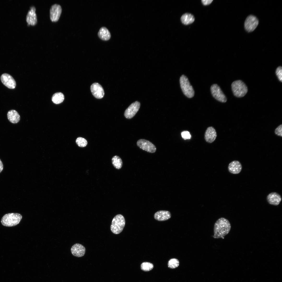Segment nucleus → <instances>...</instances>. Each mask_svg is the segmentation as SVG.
<instances>
[{
    "mask_svg": "<svg viewBox=\"0 0 282 282\" xmlns=\"http://www.w3.org/2000/svg\"><path fill=\"white\" fill-rule=\"evenodd\" d=\"M231 227L228 220L224 218L219 219L214 225L213 237L215 238H223L229 233Z\"/></svg>",
    "mask_w": 282,
    "mask_h": 282,
    "instance_id": "1",
    "label": "nucleus"
},
{
    "mask_svg": "<svg viewBox=\"0 0 282 282\" xmlns=\"http://www.w3.org/2000/svg\"><path fill=\"white\" fill-rule=\"evenodd\" d=\"M22 218V215L19 213H11L4 215L1 219V222L3 226L12 227L18 224Z\"/></svg>",
    "mask_w": 282,
    "mask_h": 282,
    "instance_id": "2",
    "label": "nucleus"
},
{
    "mask_svg": "<svg viewBox=\"0 0 282 282\" xmlns=\"http://www.w3.org/2000/svg\"><path fill=\"white\" fill-rule=\"evenodd\" d=\"M125 224V220L124 216L121 214H118L112 220L110 226L111 230L115 234H119L122 231Z\"/></svg>",
    "mask_w": 282,
    "mask_h": 282,
    "instance_id": "3",
    "label": "nucleus"
},
{
    "mask_svg": "<svg viewBox=\"0 0 282 282\" xmlns=\"http://www.w3.org/2000/svg\"><path fill=\"white\" fill-rule=\"evenodd\" d=\"M231 87L234 95L238 97L244 96L248 91L247 87L245 84L240 80L233 82L231 84Z\"/></svg>",
    "mask_w": 282,
    "mask_h": 282,
    "instance_id": "4",
    "label": "nucleus"
},
{
    "mask_svg": "<svg viewBox=\"0 0 282 282\" xmlns=\"http://www.w3.org/2000/svg\"><path fill=\"white\" fill-rule=\"evenodd\" d=\"M180 86L184 94L188 98L193 97L195 92L192 86L191 85L187 78L183 75L180 79Z\"/></svg>",
    "mask_w": 282,
    "mask_h": 282,
    "instance_id": "5",
    "label": "nucleus"
},
{
    "mask_svg": "<svg viewBox=\"0 0 282 282\" xmlns=\"http://www.w3.org/2000/svg\"><path fill=\"white\" fill-rule=\"evenodd\" d=\"M259 21L257 17L252 15L248 16L244 22V26L245 29L248 32L254 31L257 27Z\"/></svg>",
    "mask_w": 282,
    "mask_h": 282,
    "instance_id": "6",
    "label": "nucleus"
},
{
    "mask_svg": "<svg viewBox=\"0 0 282 282\" xmlns=\"http://www.w3.org/2000/svg\"><path fill=\"white\" fill-rule=\"evenodd\" d=\"M213 97L217 101L222 103L226 102L227 98L220 87L217 84H213L210 88Z\"/></svg>",
    "mask_w": 282,
    "mask_h": 282,
    "instance_id": "7",
    "label": "nucleus"
},
{
    "mask_svg": "<svg viewBox=\"0 0 282 282\" xmlns=\"http://www.w3.org/2000/svg\"><path fill=\"white\" fill-rule=\"evenodd\" d=\"M137 145L141 149L147 152L153 153L156 151V148L152 143L147 140L141 139L137 142Z\"/></svg>",
    "mask_w": 282,
    "mask_h": 282,
    "instance_id": "8",
    "label": "nucleus"
},
{
    "mask_svg": "<svg viewBox=\"0 0 282 282\" xmlns=\"http://www.w3.org/2000/svg\"><path fill=\"white\" fill-rule=\"evenodd\" d=\"M140 106V103L136 101L132 103L125 110L124 115L128 119L133 117L138 111Z\"/></svg>",
    "mask_w": 282,
    "mask_h": 282,
    "instance_id": "9",
    "label": "nucleus"
},
{
    "mask_svg": "<svg viewBox=\"0 0 282 282\" xmlns=\"http://www.w3.org/2000/svg\"><path fill=\"white\" fill-rule=\"evenodd\" d=\"M62 11L61 6L59 4H55L51 7L50 10V17L52 21L56 22L59 19Z\"/></svg>",
    "mask_w": 282,
    "mask_h": 282,
    "instance_id": "10",
    "label": "nucleus"
},
{
    "mask_svg": "<svg viewBox=\"0 0 282 282\" xmlns=\"http://www.w3.org/2000/svg\"><path fill=\"white\" fill-rule=\"evenodd\" d=\"M90 90L92 95L96 98L101 99L104 96L103 89L101 85L98 83L92 84L91 86Z\"/></svg>",
    "mask_w": 282,
    "mask_h": 282,
    "instance_id": "11",
    "label": "nucleus"
},
{
    "mask_svg": "<svg viewBox=\"0 0 282 282\" xmlns=\"http://www.w3.org/2000/svg\"><path fill=\"white\" fill-rule=\"evenodd\" d=\"M1 80L2 83L8 88L11 89L15 88L16 82L10 75L7 73L3 74L1 76Z\"/></svg>",
    "mask_w": 282,
    "mask_h": 282,
    "instance_id": "12",
    "label": "nucleus"
},
{
    "mask_svg": "<svg viewBox=\"0 0 282 282\" xmlns=\"http://www.w3.org/2000/svg\"><path fill=\"white\" fill-rule=\"evenodd\" d=\"M36 8L34 6L30 7V10L28 11L26 16V20L29 25H34L37 23V17L35 12Z\"/></svg>",
    "mask_w": 282,
    "mask_h": 282,
    "instance_id": "13",
    "label": "nucleus"
},
{
    "mask_svg": "<svg viewBox=\"0 0 282 282\" xmlns=\"http://www.w3.org/2000/svg\"><path fill=\"white\" fill-rule=\"evenodd\" d=\"M216 131L213 127H208L206 129L204 134V138L206 141L209 143L213 142L217 137Z\"/></svg>",
    "mask_w": 282,
    "mask_h": 282,
    "instance_id": "14",
    "label": "nucleus"
},
{
    "mask_svg": "<svg viewBox=\"0 0 282 282\" xmlns=\"http://www.w3.org/2000/svg\"><path fill=\"white\" fill-rule=\"evenodd\" d=\"M85 251V247L79 243L74 244L71 249L72 255L77 257H80L84 256Z\"/></svg>",
    "mask_w": 282,
    "mask_h": 282,
    "instance_id": "15",
    "label": "nucleus"
},
{
    "mask_svg": "<svg viewBox=\"0 0 282 282\" xmlns=\"http://www.w3.org/2000/svg\"><path fill=\"white\" fill-rule=\"evenodd\" d=\"M282 200L281 196L276 192H272L267 196V200L268 203L271 205H278Z\"/></svg>",
    "mask_w": 282,
    "mask_h": 282,
    "instance_id": "16",
    "label": "nucleus"
},
{
    "mask_svg": "<svg viewBox=\"0 0 282 282\" xmlns=\"http://www.w3.org/2000/svg\"><path fill=\"white\" fill-rule=\"evenodd\" d=\"M242 169V165L238 161L235 160L231 162L229 164L228 169L229 172L234 174H238L241 171Z\"/></svg>",
    "mask_w": 282,
    "mask_h": 282,
    "instance_id": "17",
    "label": "nucleus"
},
{
    "mask_svg": "<svg viewBox=\"0 0 282 282\" xmlns=\"http://www.w3.org/2000/svg\"><path fill=\"white\" fill-rule=\"evenodd\" d=\"M171 217V214L170 212L168 211H158L156 212L154 215V218L155 219L160 221L168 220Z\"/></svg>",
    "mask_w": 282,
    "mask_h": 282,
    "instance_id": "18",
    "label": "nucleus"
},
{
    "mask_svg": "<svg viewBox=\"0 0 282 282\" xmlns=\"http://www.w3.org/2000/svg\"><path fill=\"white\" fill-rule=\"evenodd\" d=\"M7 117L9 121L13 124L17 123L20 120V116L19 114L14 110H9L7 113Z\"/></svg>",
    "mask_w": 282,
    "mask_h": 282,
    "instance_id": "19",
    "label": "nucleus"
},
{
    "mask_svg": "<svg viewBox=\"0 0 282 282\" xmlns=\"http://www.w3.org/2000/svg\"><path fill=\"white\" fill-rule=\"evenodd\" d=\"M98 35L101 39L104 41L109 40L111 37L109 31L105 27H102L100 28L98 33Z\"/></svg>",
    "mask_w": 282,
    "mask_h": 282,
    "instance_id": "20",
    "label": "nucleus"
},
{
    "mask_svg": "<svg viewBox=\"0 0 282 282\" xmlns=\"http://www.w3.org/2000/svg\"><path fill=\"white\" fill-rule=\"evenodd\" d=\"M181 20L183 24L187 25L192 23L195 20V18L192 14L189 13H185L181 16Z\"/></svg>",
    "mask_w": 282,
    "mask_h": 282,
    "instance_id": "21",
    "label": "nucleus"
},
{
    "mask_svg": "<svg viewBox=\"0 0 282 282\" xmlns=\"http://www.w3.org/2000/svg\"><path fill=\"white\" fill-rule=\"evenodd\" d=\"M64 99V96L62 93H56L53 95L52 98V102L55 104H59L62 102Z\"/></svg>",
    "mask_w": 282,
    "mask_h": 282,
    "instance_id": "22",
    "label": "nucleus"
},
{
    "mask_svg": "<svg viewBox=\"0 0 282 282\" xmlns=\"http://www.w3.org/2000/svg\"><path fill=\"white\" fill-rule=\"evenodd\" d=\"M112 163L114 167L117 169H120L122 166V160L117 156H115L113 157L112 158Z\"/></svg>",
    "mask_w": 282,
    "mask_h": 282,
    "instance_id": "23",
    "label": "nucleus"
},
{
    "mask_svg": "<svg viewBox=\"0 0 282 282\" xmlns=\"http://www.w3.org/2000/svg\"><path fill=\"white\" fill-rule=\"evenodd\" d=\"M154 266L151 263L148 262H144L142 263L140 265L141 269L145 272H148L152 270Z\"/></svg>",
    "mask_w": 282,
    "mask_h": 282,
    "instance_id": "24",
    "label": "nucleus"
},
{
    "mask_svg": "<svg viewBox=\"0 0 282 282\" xmlns=\"http://www.w3.org/2000/svg\"><path fill=\"white\" fill-rule=\"evenodd\" d=\"M179 261L178 260L175 258L170 259L168 261V266L171 269H174L177 267L179 265Z\"/></svg>",
    "mask_w": 282,
    "mask_h": 282,
    "instance_id": "25",
    "label": "nucleus"
},
{
    "mask_svg": "<svg viewBox=\"0 0 282 282\" xmlns=\"http://www.w3.org/2000/svg\"><path fill=\"white\" fill-rule=\"evenodd\" d=\"M76 143L79 147H81L86 146L87 143V141L85 139L81 137H79L77 138L76 140Z\"/></svg>",
    "mask_w": 282,
    "mask_h": 282,
    "instance_id": "26",
    "label": "nucleus"
},
{
    "mask_svg": "<svg viewBox=\"0 0 282 282\" xmlns=\"http://www.w3.org/2000/svg\"><path fill=\"white\" fill-rule=\"evenodd\" d=\"M276 74L279 80L281 82L282 81V67L279 66L278 67L275 71Z\"/></svg>",
    "mask_w": 282,
    "mask_h": 282,
    "instance_id": "27",
    "label": "nucleus"
},
{
    "mask_svg": "<svg viewBox=\"0 0 282 282\" xmlns=\"http://www.w3.org/2000/svg\"><path fill=\"white\" fill-rule=\"evenodd\" d=\"M181 135L182 138L185 140L190 139L191 137L190 132L187 131H184L182 132L181 133Z\"/></svg>",
    "mask_w": 282,
    "mask_h": 282,
    "instance_id": "28",
    "label": "nucleus"
},
{
    "mask_svg": "<svg viewBox=\"0 0 282 282\" xmlns=\"http://www.w3.org/2000/svg\"><path fill=\"white\" fill-rule=\"evenodd\" d=\"M282 125H281L279 126L275 130V132L277 135L282 136Z\"/></svg>",
    "mask_w": 282,
    "mask_h": 282,
    "instance_id": "29",
    "label": "nucleus"
},
{
    "mask_svg": "<svg viewBox=\"0 0 282 282\" xmlns=\"http://www.w3.org/2000/svg\"><path fill=\"white\" fill-rule=\"evenodd\" d=\"M213 1V0H202L201 1L203 4L205 5L210 4Z\"/></svg>",
    "mask_w": 282,
    "mask_h": 282,
    "instance_id": "30",
    "label": "nucleus"
},
{
    "mask_svg": "<svg viewBox=\"0 0 282 282\" xmlns=\"http://www.w3.org/2000/svg\"><path fill=\"white\" fill-rule=\"evenodd\" d=\"M3 168V164L0 159V173L2 171Z\"/></svg>",
    "mask_w": 282,
    "mask_h": 282,
    "instance_id": "31",
    "label": "nucleus"
}]
</instances>
